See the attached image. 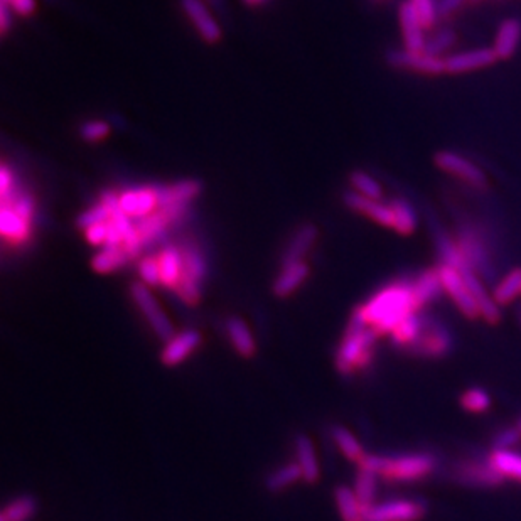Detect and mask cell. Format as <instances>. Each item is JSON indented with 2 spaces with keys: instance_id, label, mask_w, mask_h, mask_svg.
<instances>
[{
  "instance_id": "obj_50",
  "label": "cell",
  "mask_w": 521,
  "mask_h": 521,
  "mask_svg": "<svg viewBox=\"0 0 521 521\" xmlns=\"http://www.w3.org/2000/svg\"><path fill=\"white\" fill-rule=\"evenodd\" d=\"M5 5H9V9L17 14V15H31L36 11V0H0Z\"/></svg>"
},
{
  "instance_id": "obj_26",
  "label": "cell",
  "mask_w": 521,
  "mask_h": 521,
  "mask_svg": "<svg viewBox=\"0 0 521 521\" xmlns=\"http://www.w3.org/2000/svg\"><path fill=\"white\" fill-rule=\"evenodd\" d=\"M488 461L505 481L521 484V452L515 449H493Z\"/></svg>"
},
{
  "instance_id": "obj_4",
  "label": "cell",
  "mask_w": 521,
  "mask_h": 521,
  "mask_svg": "<svg viewBox=\"0 0 521 521\" xmlns=\"http://www.w3.org/2000/svg\"><path fill=\"white\" fill-rule=\"evenodd\" d=\"M454 348L451 331L439 319L424 314V326L417 341L407 350L420 360H443Z\"/></svg>"
},
{
  "instance_id": "obj_11",
  "label": "cell",
  "mask_w": 521,
  "mask_h": 521,
  "mask_svg": "<svg viewBox=\"0 0 521 521\" xmlns=\"http://www.w3.org/2000/svg\"><path fill=\"white\" fill-rule=\"evenodd\" d=\"M452 476L462 486L482 488V489L499 488L507 482L493 470L488 457H486V461H478V459L459 461L452 470Z\"/></svg>"
},
{
  "instance_id": "obj_5",
  "label": "cell",
  "mask_w": 521,
  "mask_h": 521,
  "mask_svg": "<svg viewBox=\"0 0 521 521\" xmlns=\"http://www.w3.org/2000/svg\"><path fill=\"white\" fill-rule=\"evenodd\" d=\"M179 247L183 251V277L176 288V294L187 306H196L201 300V282L205 279L206 265L203 253L195 242L187 240Z\"/></svg>"
},
{
  "instance_id": "obj_39",
  "label": "cell",
  "mask_w": 521,
  "mask_h": 521,
  "mask_svg": "<svg viewBox=\"0 0 521 521\" xmlns=\"http://www.w3.org/2000/svg\"><path fill=\"white\" fill-rule=\"evenodd\" d=\"M350 184L352 186V191H356L358 195L379 199V201H381L383 197L381 184L373 176H370L366 170H352L350 174Z\"/></svg>"
},
{
  "instance_id": "obj_41",
  "label": "cell",
  "mask_w": 521,
  "mask_h": 521,
  "mask_svg": "<svg viewBox=\"0 0 521 521\" xmlns=\"http://www.w3.org/2000/svg\"><path fill=\"white\" fill-rule=\"evenodd\" d=\"M112 208H108L105 203L102 201H98L96 205H93L92 208L85 209L81 215L78 216V223L79 228H83V230H87V228H90V226H95V224H98V223H106L112 220Z\"/></svg>"
},
{
  "instance_id": "obj_15",
  "label": "cell",
  "mask_w": 521,
  "mask_h": 521,
  "mask_svg": "<svg viewBox=\"0 0 521 521\" xmlns=\"http://www.w3.org/2000/svg\"><path fill=\"white\" fill-rule=\"evenodd\" d=\"M201 334L196 329H184L181 333H176L169 341H166V346L160 354V360L166 366L183 365L184 361L199 348Z\"/></svg>"
},
{
  "instance_id": "obj_48",
  "label": "cell",
  "mask_w": 521,
  "mask_h": 521,
  "mask_svg": "<svg viewBox=\"0 0 521 521\" xmlns=\"http://www.w3.org/2000/svg\"><path fill=\"white\" fill-rule=\"evenodd\" d=\"M85 236L88 240L90 245H95V247H100V245H106V240H108V222L98 223L95 226H90L85 230Z\"/></svg>"
},
{
  "instance_id": "obj_33",
  "label": "cell",
  "mask_w": 521,
  "mask_h": 521,
  "mask_svg": "<svg viewBox=\"0 0 521 521\" xmlns=\"http://www.w3.org/2000/svg\"><path fill=\"white\" fill-rule=\"evenodd\" d=\"M521 296V267L509 270L508 274L503 275L495 288L493 297L499 307L508 306L513 300Z\"/></svg>"
},
{
  "instance_id": "obj_3",
  "label": "cell",
  "mask_w": 521,
  "mask_h": 521,
  "mask_svg": "<svg viewBox=\"0 0 521 521\" xmlns=\"http://www.w3.org/2000/svg\"><path fill=\"white\" fill-rule=\"evenodd\" d=\"M358 468L373 471L387 482L410 484L430 478L437 470V459L430 452H408L402 456L366 454Z\"/></svg>"
},
{
  "instance_id": "obj_6",
  "label": "cell",
  "mask_w": 521,
  "mask_h": 521,
  "mask_svg": "<svg viewBox=\"0 0 521 521\" xmlns=\"http://www.w3.org/2000/svg\"><path fill=\"white\" fill-rule=\"evenodd\" d=\"M456 242L471 269L480 275L482 280H493L495 263L488 250V243L484 242V236L472 226H461L457 232Z\"/></svg>"
},
{
  "instance_id": "obj_40",
  "label": "cell",
  "mask_w": 521,
  "mask_h": 521,
  "mask_svg": "<svg viewBox=\"0 0 521 521\" xmlns=\"http://www.w3.org/2000/svg\"><path fill=\"white\" fill-rule=\"evenodd\" d=\"M36 513V501L31 496H21L2 509L0 521H27Z\"/></svg>"
},
{
  "instance_id": "obj_51",
  "label": "cell",
  "mask_w": 521,
  "mask_h": 521,
  "mask_svg": "<svg viewBox=\"0 0 521 521\" xmlns=\"http://www.w3.org/2000/svg\"><path fill=\"white\" fill-rule=\"evenodd\" d=\"M0 29H2V34H7L9 27H11V23H13V14H11V9L9 5H5L4 2H0Z\"/></svg>"
},
{
  "instance_id": "obj_25",
  "label": "cell",
  "mask_w": 521,
  "mask_h": 521,
  "mask_svg": "<svg viewBox=\"0 0 521 521\" xmlns=\"http://www.w3.org/2000/svg\"><path fill=\"white\" fill-rule=\"evenodd\" d=\"M0 233L14 245L26 243L31 236V222L17 215L11 206L0 208Z\"/></svg>"
},
{
  "instance_id": "obj_7",
  "label": "cell",
  "mask_w": 521,
  "mask_h": 521,
  "mask_svg": "<svg viewBox=\"0 0 521 521\" xmlns=\"http://www.w3.org/2000/svg\"><path fill=\"white\" fill-rule=\"evenodd\" d=\"M427 511V503L422 499L393 498L365 508L363 521H422Z\"/></svg>"
},
{
  "instance_id": "obj_10",
  "label": "cell",
  "mask_w": 521,
  "mask_h": 521,
  "mask_svg": "<svg viewBox=\"0 0 521 521\" xmlns=\"http://www.w3.org/2000/svg\"><path fill=\"white\" fill-rule=\"evenodd\" d=\"M434 162L439 169L461 179L462 183L470 184L474 189H486L488 178L484 170L470 160L468 157L454 152V151H441L434 156Z\"/></svg>"
},
{
  "instance_id": "obj_20",
  "label": "cell",
  "mask_w": 521,
  "mask_h": 521,
  "mask_svg": "<svg viewBox=\"0 0 521 521\" xmlns=\"http://www.w3.org/2000/svg\"><path fill=\"white\" fill-rule=\"evenodd\" d=\"M309 274H311V269L306 261L282 265V270L275 277L274 286H272L275 296L280 299L292 296L307 280Z\"/></svg>"
},
{
  "instance_id": "obj_47",
  "label": "cell",
  "mask_w": 521,
  "mask_h": 521,
  "mask_svg": "<svg viewBox=\"0 0 521 521\" xmlns=\"http://www.w3.org/2000/svg\"><path fill=\"white\" fill-rule=\"evenodd\" d=\"M15 193H17V189H15L14 174L9 169V166L4 162L2 169H0V196H2V201H7Z\"/></svg>"
},
{
  "instance_id": "obj_45",
  "label": "cell",
  "mask_w": 521,
  "mask_h": 521,
  "mask_svg": "<svg viewBox=\"0 0 521 521\" xmlns=\"http://www.w3.org/2000/svg\"><path fill=\"white\" fill-rule=\"evenodd\" d=\"M412 5L416 7L422 23L425 29H432L435 26L439 19V11H437V0H410Z\"/></svg>"
},
{
  "instance_id": "obj_29",
  "label": "cell",
  "mask_w": 521,
  "mask_h": 521,
  "mask_svg": "<svg viewBox=\"0 0 521 521\" xmlns=\"http://www.w3.org/2000/svg\"><path fill=\"white\" fill-rule=\"evenodd\" d=\"M388 205L393 213V230L398 235H412L417 230V213L414 206L402 197L391 199Z\"/></svg>"
},
{
  "instance_id": "obj_24",
  "label": "cell",
  "mask_w": 521,
  "mask_h": 521,
  "mask_svg": "<svg viewBox=\"0 0 521 521\" xmlns=\"http://www.w3.org/2000/svg\"><path fill=\"white\" fill-rule=\"evenodd\" d=\"M317 226L315 224H302L299 230L296 232V235L290 238L288 245L284 250V257H282V265H288V263H296V261H304V257L311 251L314 247L315 240H317Z\"/></svg>"
},
{
  "instance_id": "obj_23",
  "label": "cell",
  "mask_w": 521,
  "mask_h": 521,
  "mask_svg": "<svg viewBox=\"0 0 521 521\" xmlns=\"http://www.w3.org/2000/svg\"><path fill=\"white\" fill-rule=\"evenodd\" d=\"M418 311H424L443 296V286L439 269H427L412 282Z\"/></svg>"
},
{
  "instance_id": "obj_46",
  "label": "cell",
  "mask_w": 521,
  "mask_h": 521,
  "mask_svg": "<svg viewBox=\"0 0 521 521\" xmlns=\"http://www.w3.org/2000/svg\"><path fill=\"white\" fill-rule=\"evenodd\" d=\"M521 443L520 430L509 425L499 430L493 439V449H515Z\"/></svg>"
},
{
  "instance_id": "obj_31",
  "label": "cell",
  "mask_w": 521,
  "mask_h": 521,
  "mask_svg": "<svg viewBox=\"0 0 521 521\" xmlns=\"http://www.w3.org/2000/svg\"><path fill=\"white\" fill-rule=\"evenodd\" d=\"M334 501L338 507L339 516L343 521H363L365 507L358 499L352 488L339 486L334 491Z\"/></svg>"
},
{
  "instance_id": "obj_42",
  "label": "cell",
  "mask_w": 521,
  "mask_h": 521,
  "mask_svg": "<svg viewBox=\"0 0 521 521\" xmlns=\"http://www.w3.org/2000/svg\"><path fill=\"white\" fill-rule=\"evenodd\" d=\"M2 205L11 206L17 215H21L27 222H32V218H34L36 203H34V197L29 195V193H19V191H17V193H15L13 197H9L7 201H2Z\"/></svg>"
},
{
  "instance_id": "obj_53",
  "label": "cell",
  "mask_w": 521,
  "mask_h": 521,
  "mask_svg": "<svg viewBox=\"0 0 521 521\" xmlns=\"http://www.w3.org/2000/svg\"><path fill=\"white\" fill-rule=\"evenodd\" d=\"M515 427H516V429L520 430V434H521V416H520V418H518V420H516V422H515Z\"/></svg>"
},
{
  "instance_id": "obj_32",
  "label": "cell",
  "mask_w": 521,
  "mask_h": 521,
  "mask_svg": "<svg viewBox=\"0 0 521 521\" xmlns=\"http://www.w3.org/2000/svg\"><path fill=\"white\" fill-rule=\"evenodd\" d=\"M132 259L123 247H105L92 260V269L96 274H112L125 267Z\"/></svg>"
},
{
  "instance_id": "obj_34",
  "label": "cell",
  "mask_w": 521,
  "mask_h": 521,
  "mask_svg": "<svg viewBox=\"0 0 521 521\" xmlns=\"http://www.w3.org/2000/svg\"><path fill=\"white\" fill-rule=\"evenodd\" d=\"M331 434H333V439L338 445L341 454L346 457L348 461L360 464L361 459L366 456V452L363 445L356 439V435L352 434V430L346 429L343 425H334L333 430H331Z\"/></svg>"
},
{
  "instance_id": "obj_2",
  "label": "cell",
  "mask_w": 521,
  "mask_h": 521,
  "mask_svg": "<svg viewBox=\"0 0 521 521\" xmlns=\"http://www.w3.org/2000/svg\"><path fill=\"white\" fill-rule=\"evenodd\" d=\"M379 338V333L368 326L360 314L352 311L336 352V370L339 373L354 375L371 365Z\"/></svg>"
},
{
  "instance_id": "obj_54",
  "label": "cell",
  "mask_w": 521,
  "mask_h": 521,
  "mask_svg": "<svg viewBox=\"0 0 521 521\" xmlns=\"http://www.w3.org/2000/svg\"><path fill=\"white\" fill-rule=\"evenodd\" d=\"M375 2H383V0H375Z\"/></svg>"
},
{
  "instance_id": "obj_12",
  "label": "cell",
  "mask_w": 521,
  "mask_h": 521,
  "mask_svg": "<svg viewBox=\"0 0 521 521\" xmlns=\"http://www.w3.org/2000/svg\"><path fill=\"white\" fill-rule=\"evenodd\" d=\"M387 61L391 68L405 69L424 77H439L445 73L443 58L430 56L425 51L416 52L408 50H395L387 54Z\"/></svg>"
},
{
  "instance_id": "obj_36",
  "label": "cell",
  "mask_w": 521,
  "mask_h": 521,
  "mask_svg": "<svg viewBox=\"0 0 521 521\" xmlns=\"http://www.w3.org/2000/svg\"><path fill=\"white\" fill-rule=\"evenodd\" d=\"M304 480L302 471L297 462H288L286 466L277 468L274 472H270L265 480V488L270 493H282L287 488L294 486L296 482Z\"/></svg>"
},
{
  "instance_id": "obj_44",
  "label": "cell",
  "mask_w": 521,
  "mask_h": 521,
  "mask_svg": "<svg viewBox=\"0 0 521 521\" xmlns=\"http://www.w3.org/2000/svg\"><path fill=\"white\" fill-rule=\"evenodd\" d=\"M79 133L87 142H100L110 135V125L104 120H90L81 125Z\"/></svg>"
},
{
  "instance_id": "obj_35",
  "label": "cell",
  "mask_w": 521,
  "mask_h": 521,
  "mask_svg": "<svg viewBox=\"0 0 521 521\" xmlns=\"http://www.w3.org/2000/svg\"><path fill=\"white\" fill-rule=\"evenodd\" d=\"M379 476L373 471L358 468V474L354 480V493L361 505L368 508L377 503V495H379Z\"/></svg>"
},
{
  "instance_id": "obj_8",
  "label": "cell",
  "mask_w": 521,
  "mask_h": 521,
  "mask_svg": "<svg viewBox=\"0 0 521 521\" xmlns=\"http://www.w3.org/2000/svg\"><path fill=\"white\" fill-rule=\"evenodd\" d=\"M131 296L132 300L135 302V306L145 317V321L149 323V326L152 327V331L156 333L157 338L169 341L176 334V331L168 314L162 311L160 304L157 302L154 294L149 290V287L142 282H133L131 286Z\"/></svg>"
},
{
  "instance_id": "obj_19",
  "label": "cell",
  "mask_w": 521,
  "mask_h": 521,
  "mask_svg": "<svg viewBox=\"0 0 521 521\" xmlns=\"http://www.w3.org/2000/svg\"><path fill=\"white\" fill-rule=\"evenodd\" d=\"M160 267V286L174 290L179 286L183 277V251L178 245H166L157 255Z\"/></svg>"
},
{
  "instance_id": "obj_13",
  "label": "cell",
  "mask_w": 521,
  "mask_h": 521,
  "mask_svg": "<svg viewBox=\"0 0 521 521\" xmlns=\"http://www.w3.org/2000/svg\"><path fill=\"white\" fill-rule=\"evenodd\" d=\"M498 59L493 48H474L468 51L451 52L443 58L447 75H464L495 65Z\"/></svg>"
},
{
  "instance_id": "obj_30",
  "label": "cell",
  "mask_w": 521,
  "mask_h": 521,
  "mask_svg": "<svg viewBox=\"0 0 521 521\" xmlns=\"http://www.w3.org/2000/svg\"><path fill=\"white\" fill-rule=\"evenodd\" d=\"M422 326H424V314H422V311L410 314L408 317H405L398 326L393 329V333L390 334L393 344L397 348L407 352L417 341Z\"/></svg>"
},
{
  "instance_id": "obj_28",
  "label": "cell",
  "mask_w": 521,
  "mask_h": 521,
  "mask_svg": "<svg viewBox=\"0 0 521 521\" xmlns=\"http://www.w3.org/2000/svg\"><path fill=\"white\" fill-rule=\"evenodd\" d=\"M296 457H297L296 462L300 466L304 481L311 482V484L319 481L321 478L319 461H317L313 441L307 435H299L296 439Z\"/></svg>"
},
{
  "instance_id": "obj_38",
  "label": "cell",
  "mask_w": 521,
  "mask_h": 521,
  "mask_svg": "<svg viewBox=\"0 0 521 521\" xmlns=\"http://www.w3.org/2000/svg\"><path fill=\"white\" fill-rule=\"evenodd\" d=\"M459 404L466 412L474 414V416H481L491 408L493 400H491V395L488 393V390H484L481 387H471L468 390L461 393Z\"/></svg>"
},
{
  "instance_id": "obj_16",
  "label": "cell",
  "mask_w": 521,
  "mask_h": 521,
  "mask_svg": "<svg viewBox=\"0 0 521 521\" xmlns=\"http://www.w3.org/2000/svg\"><path fill=\"white\" fill-rule=\"evenodd\" d=\"M181 5L203 41L215 44L222 40V27L215 21L203 0H181Z\"/></svg>"
},
{
  "instance_id": "obj_52",
  "label": "cell",
  "mask_w": 521,
  "mask_h": 521,
  "mask_svg": "<svg viewBox=\"0 0 521 521\" xmlns=\"http://www.w3.org/2000/svg\"><path fill=\"white\" fill-rule=\"evenodd\" d=\"M245 2H247V4H250V5H259V4H261V2H265V0H245Z\"/></svg>"
},
{
  "instance_id": "obj_43",
  "label": "cell",
  "mask_w": 521,
  "mask_h": 521,
  "mask_svg": "<svg viewBox=\"0 0 521 521\" xmlns=\"http://www.w3.org/2000/svg\"><path fill=\"white\" fill-rule=\"evenodd\" d=\"M139 275L142 279V284L147 287L159 286L160 284V267L157 257L145 255L139 260Z\"/></svg>"
},
{
  "instance_id": "obj_27",
  "label": "cell",
  "mask_w": 521,
  "mask_h": 521,
  "mask_svg": "<svg viewBox=\"0 0 521 521\" xmlns=\"http://www.w3.org/2000/svg\"><path fill=\"white\" fill-rule=\"evenodd\" d=\"M226 334L230 338V343L240 356L243 358H251L257 352V343L253 338L251 329L248 327L247 323L242 317H230L226 321Z\"/></svg>"
},
{
  "instance_id": "obj_9",
  "label": "cell",
  "mask_w": 521,
  "mask_h": 521,
  "mask_svg": "<svg viewBox=\"0 0 521 521\" xmlns=\"http://www.w3.org/2000/svg\"><path fill=\"white\" fill-rule=\"evenodd\" d=\"M437 269H439L441 280H443V292L449 296V299L454 302L459 313L468 319H480L481 317L480 306L474 299V296L471 294L470 287L466 284L461 272L454 267L443 265V263Z\"/></svg>"
},
{
  "instance_id": "obj_18",
  "label": "cell",
  "mask_w": 521,
  "mask_h": 521,
  "mask_svg": "<svg viewBox=\"0 0 521 521\" xmlns=\"http://www.w3.org/2000/svg\"><path fill=\"white\" fill-rule=\"evenodd\" d=\"M120 209L131 218L141 220L159 209V195L154 187L129 189L120 195Z\"/></svg>"
},
{
  "instance_id": "obj_22",
  "label": "cell",
  "mask_w": 521,
  "mask_h": 521,
  "mask_svg": "<svg viewBox=\"0 0 521 521\" xmlns=\"http://www.w3.org/2000/svg\"><path fill=\"white\" fill-rule=\"evenodd\" d=\"M203 184L196 179H183L178 183L157 187L159 208L174 206V205H189L195 197L201 195Z\"/></svg>"
},
{
  "instance_id": "obj_37",
  "label": "cell",
  "mask_w": 521,
  "mask_h": 521,
  "mask_svg": "<svg viewBox=\"0 0 521 521\" xmlns=\"http://www.w3.org/2000/svg\"><path fill=\"white\" fill-rule=\"evenodd\" d=\"M456 42V31L451 27H441L427 36L425 52L430 56H435V58H445L451 54V50L454 48Z\"/></svg>"
},
{
  "instance_id": "obj_1",
  "label": "cell",
  "mask_w": 521,
  "mask_h": 521,
  "mask_svg": "<svg viewBox=\"0 0 521 521\" xmlns=\"http://www.w3.org/2000/svg\"><path fill=\"white\" fill-rule=\"evenodd\" d=\"M379 336H390L405 317L418 313L414 287L408 280L391 282L354 309Z\"/></svg>"
},
{
  "instance_id": "obj_17",
  "label": "cell",
  "mask_w": 521,
  "mask_h": 521,
  "mask_svg": "<svg viewBox=\"0 0 521 521\" xmlns=\"http://www.w3.org/2000/svg\"><path fill=\"white\" fill-rule=\"evenodd\" d=\"M344 205L352 211L363 215L366 218L379 223L385 228H393V213L390 205L381 203L379 199H371L366 196L358 195L356 191H348L343 196Z\"/></svg>"
},
{
  "instance_id": "obj_21",
  "label": "cell",
  "mask_w": 521,
  "mask_h": 521,
  "mask_svg": "<svg viewBox=\"0 0 521 521\" xmlns=\"http://www.w3.org/2000/svg\"><path fill=\"white\" fill-rule=\"evenodd\" d=\"M521 42V21L509 17L499 23L498 31H496L495 50L496 56L499 61H507L509 58L515 56Z\"/></svg>"
},
{
  "instance_id": "obj_49",
  "label": "cell",
  "mask_w": 521,
  "mask_h": 521,
  "mask_svg": "<svg viewBox=\"0 0 521 521\" xmlns=\"http://www.w3.org/2000/svg\"><path fill=\"white\" fill-rule=\"evenodd\" d=\"M466 4H471V0H437V11H439V19L451 17Z\"/></svg>"
},
{
  "instance_id": "obj_14",
  "label": "cell",
  "mask_w": 521,
  "mask_h": 521,
  "mask_svg": "<svg viewBox=\"0 0 521 521\" xmlns=\"http://www.w3.org/2000/svg\"><path fill=\"white\" fill-rule=\"evenodd\" d=\"M398 23H400V31L404 38L405 50L416 52L425 51L427 29L424 26L420 15L410 0H405L398 5Z\"/></svg>"
}]
</instances>
